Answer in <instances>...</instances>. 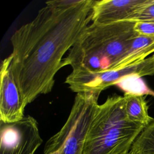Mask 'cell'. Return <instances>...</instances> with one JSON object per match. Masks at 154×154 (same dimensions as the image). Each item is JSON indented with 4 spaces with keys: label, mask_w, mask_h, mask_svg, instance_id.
<instances>
[{
    "label": "cell",
    "mask_w": 154,
    "mask_h": 154,
    "mask_svg": "<svg viewBox=\"0 0 154 154\" xmlns=\"http://www.w3.org/2000/svg\"><path fill=\"white\" fill-rule=\"evenodd\" d=\"M94 0L69 7L46 5L10 38V70L25 107L50 93L63 57L91 22Z\"/></svg>",
    "instance_id": "cell-1"
},
{
    "label": "cell",
    "mask_w": 154,
    "mask_h": 154,
    "mask_svg": "<svg viewBox=\"0 0 154 154\" xmlns=\"http://www.w3.org/2000/svg\"><path fill=\"white\" fill-rule=\"evenodd\" d=\"M135 22L90 24L63 60L72 72H99L111 70L124 55L133 38Z\"/></svg>",
    "instance_id": "cell-2"
},
{
    "label": "cell",
    "mask_w": 154,
    "mask_h": 154,
    "mask_svg": "<svg viewBox=\"0 0 154 154\" xmlns=\"http://www.w3.org/2000/svg\"><path fill=\"white\" fill-rule=\"evenodd\" d=\"M145 127L128 119L123 96H108L96 109L82 154H127Z\"/></svg>",
    "instance_id": "cell-3"
},
{
    "label": "cell",
    "mask_w": 154,
    "mask_h": 154,
    "mask_svg": "<svg viewBox=\"0 0 154 154\" xmlns=\"http://www.w3.org/2000/svg\"><path fill=\"white\" fill-rule=\"evenodd\" d=\"M100 94H76L66 123L46 141L42 154H82L90 125L99 106Z\"/></svg>",
    "instance_id": "cell-4"
},
{
    "label": "cell",
    "mask_w": 154,
    "mask_h": 154,
    "mask_svg": "<svg viewBox=\"0 0 154 154\" xmlns=\"http://www.w3.org/2000/svg\"><path fill=\"white\" fill-rule=\"evenodd\" d=\"M154 75V62L149 57L131 66L99 72H72L66 78L65 84L76 93L101 92L108 87L132 77L140 78Z\"/></svg>",
    "instance_id": "cell-5"
},
{
    "label": "cell",
    "mask_w": 154,
    "mask_h": 154,
    "mask_svg": "<svg viewBox=\"0 0 154 154\" xmlns=\"http://www.w3.org/2000/svg\"><path fill=\"white\" fill-rule=\"evenodd\" d=\"M0 154H34L43 143L37 120L31 116L13 123L0 122Z\"/></svg>",
    "instance_id": "cell-6"
},
{
    "label": "cell",
    "mask_w": 154,
    "mask_h": 154,
    "mask_svg": "<svg viewBox=\"0 0 154 154\" xmlns=\"http://www.w3.org/2000/svg\"><path fill=\"white\" fill-rule=\"evenodd\" d=\"M11 61L10 55L1 64L0 122L4 123L15 122L25 117V107L10 70Z\"/></svg>",
    "instance_id": "cell-7"
},
{
    "label": "cell",
    "mask_w": 154,
    "mask_h": 154,
    "mask_svg": "<svg viewBox=\"0 0 154 154\" xmlns=\"http://www.w3.org/2000/svg\"><path fill=\"white\" fill-rule=\"evenodd\" d=\"M151 0L94 1L91 11V22L108 24L131 21L134 15Z\"/></svg>",
    "instance_id": "cell-8"
},
{
    "label": "cell",
    "mask_w": 154,
    "mask_h": 154,
    "mask_svg": "<svg viewBox=\"0 0 154 154\" xmlns=\"http://www.w3.org/2000/svg\"><path fill=\"white\" fill-rule=\"evenodd\" d=\"M152 53H154V36L137 35L111 70L122 69L136 64L147 58Z\"/></svg>",
    "instance_id": "cell-9"
},
{
    "label": "cell",
    "mask_w": 154,
    "mask_h": 154,
    "mask_svg": "<svg viewBox=\"0 0 154 154\" xmlns=\"http://www.w3.org/2000/svg\"><path fill=\"white\" fill-rule=\"evenodd\" d=\"M123 97L125 112L129 120L145 126L153 120L154 119L149 114V106L145 96L125 92Z\"/></svg>",
    "instance_id": "cell-10"
},
{
    "label": "cell",
    "mask_w": 154,
    "mask_h": 154,
    "mask_svg": "<svg viewBox=\"0 0 154 154\" xmlns=\"http://www.w3.org/2000/svg\"><path fill=\"white\" fill-rule=\"evenodd\" d=\"M129 153L154 154V119L137 137Z\"/></svg>",
    "instance_id": "cell-11"
},
{
    "label": "cell",
    "mask_w": 154,
    "mask_h": 154,
    "mask_svg": "<svg viewBox=\"0 0 154 154\" xmlns=\"http://www.w3.org/2000/svg\"><path fill=\"white\" fill-rule=\"evenodd\" d=\"M132 22H154V0L140 10L133 17Z\"/></svg>",
    "instance_id": "cell-12"
},
{
    "label": "cell",
    "mask_w": 154,
    "mask_h": 154,
    "mask_svg": "<svg viewBox=\"0 0 154 154\" xmlns=\"http://www.w3.org/2000/svg\"><path fill=\"white\" fill-rule=\"evenodd\" d=\"M134 29L138 35L154 36L153 22H136Z\"/></svg>",
    "instance_id": "cell-13"
},
{
    "label": "cell",
    "mask_w": 154,
    "mask_h": 154,
    "mask_svg": "<svg viewBox=\"0 0 154 154\" xmlns=\"http://www.w3.org/2000/svg\"><path fill=\"white\" fill-rule=\"evenodd\" d=\"M82 0H54L45 2V4L57 7H69L76 5Z\"/></svg>",
    "instance_id": "cell-14"
},
{
    "label": "cell",
    "mask_w": 154,
    "mask_h": 154,
    "mask_svg": "<svg viewBox=\"0 0 154 154\" xmlns=\"http://www.w3.org/2000/svg\"><path fill=\"white\" fill-rule=\"evenodd\" d=\"M152 58H153V62H154V54L152 55Z\"/></svg>",
    "instance_id": "cell-15"
},
{
    "label": "cell",
    "mask_w": 154,
    "mask_h": 154,
    "mask_svg": "<svg viewBox=\"0 0 154 154\" xmlns=\"http://www.w3.org/2000/svg\"><path fill=\"white\" fill-rule=\"evenodd\" d=\"M127 154H129V153H127Z\"/></svg>",
    "instance_id": "cell-16"
}]
</instances>
